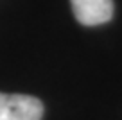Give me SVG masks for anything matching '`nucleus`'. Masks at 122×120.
<instances>
[{"label":"nucleus","mask_w":122,"mask_h":120,"mask_svg":"<svg viewBox=\"0 0 122 120\" xmlns=\"http://www.w3.org/2000/svg\"><path fill=\"white\" fill-rule=\"evenodd\" d=\"M43 102L25 93L0 91V120H41Z\"/></svg>","instance_id":"obj_1"},{"label":"nucleus","mask_w":122,"mask_h":120,"mask_svg":"<svg viewBox=\"0 0 122 120\" xmlns=\"http://www.w3.org/2000/svg\"><path fill=\"white\" fill-rule=\"evenodd\" d=\"M76 20L81 25L93 27L111 20L113 0H70Z\"/></svg>","instance_id":"obj_2"}]
</instances>
